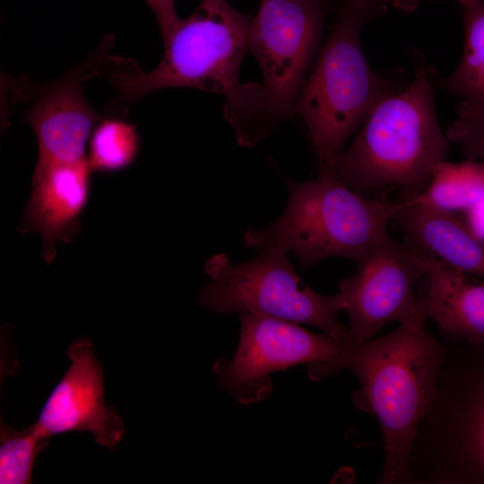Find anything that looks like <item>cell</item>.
<instances>
[{
    "label": "cell",
    "instance_id": "obj_11",
    "mask_svg": "<svg viewBox=\"0 0 484 484\" xmlns=\"http://www.w3.org/2000/svg\"><path fill=\"white\" fill-rule=\"evenodd\" d=\"M113 41L108 36L83 64L39 89L25 115L38 140V161L76 162L87 158V141L101 118L87 102L82 85L99 74Z\"/></svg>",
    "mask_w": 484,
    "mask_h": 484
},
{
    "label": "cell",
    "instance_id": "obj_2",
    "mask_svg": "<svg viewBox=\"0 0 484 484\" xmlns=\"http://www.w3.org/2000/svg\"><path fill=\"white\" fill-rule=\"evenodd\" d=\"M415 54L411 83L381 100L350 146L319 165V172L367 196L396 189L410 199L427 189L435 168L446 160L449 140L435 108L436 73Z\"/></svg>",
    "mask_w": 484,
    "mask_h": 484
},
{
    "label": "cell",
    "instance_id": "obj_7",
    "mask_svg": "<svg viewBox=\"0 0 484 484\" xmlns=\"http://www.w3.org/2000/svg\"><path fill=\"white\" fill-rule=\"evenodd\" d=\"M259 252L238 264L224 254L208 259L204 271L211 281L199 294L200 304L220 314L253 313L309 324L342 343L348 327L338 322L343 310L340 295L324 296L303 286L285 252Z\"/></svg>",
    "mask_w": 484,
    "mask_h": 484
},
{
    "label": "cell",
    "instance_id": "obj_8",
    "mask_svg": "<svg viewBox=\"0 0 484 484\" xmlns=\"http://www.w3.org/2000/svg\"><path fill=\"white\" fill-rule=\"evenodd\" d=\"M356 263L355 272L338 284L350 320L343 344L372 339L393 321L403 324L427 318L415 292L427 272V253L390 234Z\"/></svg>",
    "mask_w": 484,
    "mask_h": 484
},
{
    "label": "cell",
    "instance_id": "obj_15",
    "mask_svg": "<svg viewBox=\"0 0 484 484\" xmlns=\"http://www.w3.org/2000/svg\"><path fill=\"white\" fill-rule=\"evenodd\" d=\"M413 199L452 212L472 210L484 203V160L439 163L427 189Z\"/></svg>",
    "mask_w": 484,
    "mask_h": 484
},
{
    "label": "cell",
    "instance_id": "obj_19",
    "mask_svg": "<svg viewBox=\"0 0 484 484\" xmlns=\"http://www.w3.org/2000/svg\"><path fill=\"white\" fill-rule=\"evenodd\" d=\"M457 118L448 126L445 135L458 145L466 159L484 160V108L461 101Z\"/></svg>",
    "mask_w": 484,
    "mask_h": 484
},
{
    "label": "cell",
    "instance_id": "obj_5",
    "mask_svg": "<svg viewBox=\"0 0 484 484\" xmlns=\"http://www.w3.org/2000/svg\"><path fill=\"white\" fill-rule=\"evenodd\" d=\"M289 189L281 216L247 230L244 241L258 251H292L304 268L330 257L359 261L390 235L388 225L404 203L362 194L324 172Z\"/></svg>",
    "mask_w": 484,
    "mask_h": 484
},
{
    "label": "cell",
    "instance_id": "obj_17",
    "mask_svg": "<svg viewBox=\"0 0 484 484\" xmlns=\"http://www.w3.org/2000/svg\"><path fill=\"white\" fill-rule=\"evenodd\" d=\"M140 137L136 127L119 118H106L93 128L89 142L92 171L114 173L125 169L136 159Z\"/></svg>",
    "mask_w": 484,
    "mask_h": 484
},
{
    "label": "cell",
    "instance_id": "obj_10",
    "mask_svg": "<svg viewBox=\"0 0 484 484\" xmlns=\"http://www.w3.org/2000/svg\"><path fill=\"white\" fill-rule=\"evenodd\" d=\"M71 364L47 398L38 419L50 436L89 432L95 442L114 451L124 436V421L105 400L104 372L90 338L73 341Z\"/></svg>",
    "mask_w": 484,
    "mask_h": 484
},
{
    "label": "cell",
    "instance_id": "obj_18",
    "mask_svg": "<svg viewBox=\"0 0 484 484\" xmlns=\"http://www.w3.org/2000/svg\"><path fill=\"white\" fill-rule=\"evenodd\" d=\"M37 422L22 430L0 425V483L29 484L38 455L49 444Z\"/></svg>",
    "mask_w": 484,
    "mask_h": 484
},
{
    "label": "cell",
    "instance_id": "obj_21",
    "mask_svg": "<svg viewBox=\"0 0 484 484\" xmlns=\"http://www.w3.org/2000/svg\"><path fill=\"white\" fill-rule=\"evenodd\" d=\"M423 0H392V4L398 10L411 13L413 12ZM461 7L472 5L481 0H455Z\"/></svg>",
    "mask_w": 484,
    "mask_h": 484
},
{
    "label": "cell",
    "instance_id": "obj_4",
    "mask_svg": "<svg viewBox=\"0 0 484 484\" xmlns=\"http://www.w3.org/2000/svg\"><path fill=\"white\" fill-rule=\"evenodd\" d=\"M392 0H343L298 99L295 114L306 124L319 165L340 153L373 108L402 88L401 70L371 69L360 34L387 13Z\"/></svg>",
    "mask_w": 484,
    "mask_h": 484
},
{
    "label": "cell",
    "instance_id": "obj_9",
    "mask_svg": "<svg viewBox=\"0 0 484 484\" xmlns=\"http://www.w3.org/2000/svg\"><path fill=\"white\" fill-rule=\"evenodd\" d=\"M237 351L230 361L219 359L213 372L220 389L241 403L262 401L272 392L269 376L299 364H318L339 355L342 344L326 333L264 315L241 313Z\"/></svg>",
    "mask_w": 484,
    "mask_h": 484
},
{
    "label": "cell",
    "instance_id": "obj_1",
    "mask_svg": "<svg viewBox=\"0 0 484 484\" xmlns=\"http://www.w3.org/2000/svg\"><path fill=\"white\" fill-rule=\"evenodd\" d=\"M425 321L400 324L380 338L341 343L337 357L309 365L314 380L347 369L359 381L383 435L385 458L378 483H410L411 449L434 395L445 349Z\"/></svg>",
    "mask_w": 484,
    "mask_h": 484
},
{
    "label": "cell",
    "instance_id": "obj_16",
    "mask_svg": "<svg viewBox=\"0 0 484 484\" xmlns=\"http://www.w3.org/2000/svg\"><path fill=\"white\" fill-rule=\"evenodd\" d=\"M464 28L462 58L447 77L438 80L440 88L462 98V101L484 108V0L461 7Z\"/></svg>",
    "mask_w": 484,
    "mask_h": 484
},
{
    "label": "cell",
    "instance_id": "obj_14",
    "mask_svg": "<svg viewBox=\"0 0 484 484\" xmlns=\"http://www.w3.org/2000/svg\"><path fill=\"white\" fill-rule=\"evenodd\" d=\"M427 317L450 338L484 345V279L452 269L428 255Z\"/></svg>",
    "mask_w": 484,
    "mask_h": 484
},
{
    "label": "cell",
    "instance_id": "obj_20",
    "mask_svg": "<svg viewBox=\"0 0 484 484\" xmlns=\"http://www.w3.org/2000/svg\"><path fill=\"white\" fill-rule=\"evenodd\" d=\"M144 1L156 17L161 37L164 38L179 19L175 8L176 0Z\"/></svg>",
    "mask_w": 484,
    "mask_h": 484
},
{
    "label": "cell",
    "instance_id": "obj_12",
    "mask_svg": "<svg viewBox=\"0 0 484 484\" xmlns=\"http://www.w3.org/2000/svg\"><path fill=\"white\" fill-rule=\"evenodd\" d=\"M91 172L87 158L76 162L37 161L18 230L41 235L42 257L48 264L55 260L57 244L71 242L80 231L81 215L91 194Z\"/></svg>",
    "mask_w": 484,
    "mask_h": 484
},
{
    "label": "cell",
    "instance_id": "obj_13",
    "mask_svg": "<svg viewBox=\"0 0 484 484\" xmlns=\"http://www.w3.org/2000/svg\"><path fill=\"white\" fill-rule=\"evenodd\" d=\"M403 200L392 221L410 243L452 269L484 279V239L474 229L452 212Z\"/></svg>",
    "mask_w": 484,
    "mask_h": 484
},
{
    "label": "cell",
    "instance_id": "obj_6",
    "mask_svg": "<svg viewBox=\"0 0 484 484\" xmlns=\"http://www.w3.org/2000/svg\"><path fill=\"white\" fill-rule=\"evenodd\" d=\"M343 0H263L248 29V50L262 72L233 127L239 145L264 139L295 108L321 48L324 25Z\"/></svg>",
    "mask_w": 484,
    "mask_h": 484
},
{
    "label": "cell",
    "instance_id": "obj_3",
    "mask_svg": "<svg viewBox=\"0 0 484 484\" xmlns=\"http://www.w3.org/2000/svg\"><path fill=\"white\" fill-rule=\"evenodd\" d=\"M249 24V18L226 0H202L193 14L179 17L162 38L164 55L153 70L145 72L133 59L107 55L99 75L127 102L174 87L220 94L229 122L245 108L252 91L253 82L238 81Z\"/></svg>",
    "mask_w": 484,
    "mask_h": 484
}]
</instances>
